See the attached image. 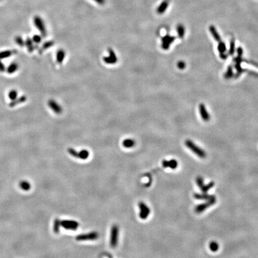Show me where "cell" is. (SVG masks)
Masks as SVG:
<instances>
[{"mask_svg":"<svg viewBox=\"0 0 258 258\" xmlns=\"http://www.w3.org/2000/svg\"><path fill=\"white\" fill-rule=\"evenodd\" d=\"M139 207L140 208L139 217L142 219H146L149 216L151 212L150 208L146 204L142 201L139 202Z\"/></svg>","mask_w":258,"mask_h":258,"instance_id":"7","label":"cell"},{"mask_svg":"<svg viewBox=\"0 0 258 258\" xmlns=\"http://www.w3.org/2000/svg\"><path fill=\"white\" fill-rule=\"evenodd\" d=\"M119 227L117 225H114L111 228V238H110V245L112 248L117 247L118 244L119 238Z\"/></svg>","mask_w":258,"mask_h":258,"instance_id":"2","label":"cell"},{"mask_svg":"<svg viewBox=\"0 0 258 258\" xmlns=\"http://www.w3.org/2000/svg\"><path fill=\"white\" fill-rule=\"evenodd\" d=\"M53 44H54V42H53V41H47V42H46L42 45V49H41L42 50H41L42 51V50H46V49L50 48V47H51L52 46H53Z\"/></svg>","mask_w":258,"mask_h":258,"instance_id":"34","label":"cell"},{"mask_svg":"<svg viewBox=\"0 0 258 258\" xmlns=\"http://www.w3.org/2000/svg\"><path fill=\"white\" fill-rule=\"evenodd\" d=\"M176 39V37L174 36H170L169 35H166V36L163 37L161 39L162 44L161 47L164 50H169L170 44L173 42V41Z\"/></svg>","mask_w":258,"mask_h":258,"instance_id":"8","label":"cell"},{"mask_svg":"<svg viewBox=\"0 0 258 258\" xmlns=\"http://www.w3.org/2000/svg\"><path fill=\"white\" fill-rule=\"evenodd\" d=\"M236 50V42L235 40L232 39L230 42V46H229V54L231 56H232L234 54Z\"/></svg>","mask_w":258,"mask_h":258,"instance_id":"28","label":"cell"},{"mask_svg":"<svg viewBox=\"0 0 258 258\" xmlns=\"http://www.w3.org/2000/svg\"><path fill=\"white\" fill-rule=\"evenodd\" d=\"M218 50L219 53H225V51L227 50L226 45H225V44L223 41H220V42H219L218 46Z\"/></svg>","mask_w":258,"mask_h":258,"instance_id":"30","label":"cell"},{"mask_svg":"<svg viewBox=\"0 0 258 258\" xmlns=\"http://www.w3.org/2000/svg\"><path fill=\"white\" fill-rule=\"evenodd\" d=\"M209 31L210 32V33H211L212 35L213 36V38L216 41L220 42L221 41V37H220V35L219 34L216 28L214 26L211 25V26H209Z\"/></svg>","mask_w":258,"mask_h":258,"instance_id":"15","label":"cell"},{"mask_svg":"<svg viewBox=\"0 0 258 258\" xmlns=\"http://www.w3.org/2000/svg\"><path fill=\"white\" fill-rule=\"evenodd\" d=\"M235 68L237 70V73L236 74V78H238L239 76L241 74V73L244 71V70L241 68V63H236Z\"/></svg>","mask_w":258,"mask_h":258,"instance_id":"29","label":"cell"},{"mask_svg":"<svg viewBox=\"0 0 258 258\" xmlns=\"http://www.w3.org/2000/svg\"><path fill=\"white\" fill-rule=\"evenodd\" d=\"M108 52H109V56L107 57H104L103 59L104 62L107 64H110V65L116 63L118 59H117L116 54L115 53L114 50L111 49H109Z\"/></svg>","mask_w":258,"mask_h":258,"instance_id":"9","label":"cell"},{"mask_svg":"<svg viewBox=\"0 0 258 258\" xmlns=\"http://www.w3.org/2000/svg\"><path fill=\"white\" fill-rule=\"evenodd\" d=\"M18 93L17 90L14 89L11 90L9 92V94H8L9 98V99H10L11 101L16 99L18 98Z\"/></svg>","mask_w":258,"mask_h":258,"instance_id":"26","label":"cell"},{"mask_svg":"<svg viewBox=\"0 0 258 258\" xmlns=\"http://www.w3.org/2000/svg\"><path fill=\"white\" fill-rule=\"evenodd\" d=\"M19 186L20 188L22 189V190L25 191H28L31 188L30 183L28 181L25 180H21L19 182Z\"/></svg>","mask_w":258,"mask_h":258,"instance_id":"17","label":"cell"},{"mask_svg":"<svg viewBox=\"0 0 258 258\" xmlns=\"http://www.w3.org/2000/svg\"><path fill=\"white\" fill-rule=\"evenodd\" d=\"M169 5V0H164L163 1L160 5L159 6V7L157 9V12L159 14H161L163 13H164L166 9L168 8Z\"/></svg>","mask_w":258,"mask_h":258,"instance_id":"13","label":"cell"},{"mask_svg":"<svg viewBox=\"0 0 258 258\" xmlns=\"http://www.w3.org/2000/svg\"><path fill=\"white\" fill-rule=\"evenodd\" d=\"M26 100V97L25 95L22 96L19 98H17L16 99L11 101L9 103V107L11 108L14 107L18 105V104H20V103H22L23 102H25Z\"/></svg>","mask_w":258,"mask_h":258,"instance_id":"16","label":"cell"},{"mask_svg":"<svg viewBox=\"0 0 258 258\" xmlns=\"http://www.w3.org/2000/svg\"><path fill=\"white\" fill-rule=\"evenodd\" d=\"M220 59L223 60H225L227 59L228 58V55L225 53H220L219 54Z\"/></svg>","mask_w":258,"mask_h":258,"instance_id":"41","label":"cell"},{"mask_svg":"<svg viewBox=\"0 0 258 258\" xmlns=\"http://www.w3.org/2000/svg\"><path fill=\"white\" fill-rule=\"evenodd\" d=\"M65 58V51L63 50H59L57 52L56 59L58 63H62Z\"/></svg>","mask_w":258,"mask_h":258,"instance_id":"21","label":"cell"},{"mask_svg":"<svg viewBox=\"0 0 258 258\" xmlns=\"http://www.w3.org/2000/svg\"><path fill=\"white\" fill-rule=\"evenodd\" d=\"M99 235L97 232H91L88 234H79L76 237V240L77 241H89V240H96L99 238Z\"/></svg>","mask_w":258,"mask_h":258,"instance_id":"3","label":"cell"},{"mask_svg":"<svg viewBox=\"0 0 258 258\" xmlns=\"http://www.w3.org/2000/svg\"><path fill=\"white\" fill-rule=\"evenodd\" d=\"M185 145L195 154L199 156L200 158L204 159L206 157V153L203 149H201L198 146H197L192 140L189 139L185 140Z\"/></svg>","mask_w":258,"mask_h":258,"instance_id":"1","label":"cell"},{"mask_svg":"<svg viewBox=\"0 0 258 258\" xmlns=\"http://www.w3.org/2000/svg\"><path fill=\"white\" fill-rule=\"evenodd\" d=\"M15 41H16V44L20 47H23L25 44V42L24 41V40H23V38L20 36H18L15 38Z\"/></svg>","mask_w":258,"mask_h":258,"instance_id":"33","label":"cell"},{"mask_svg":"<svg viewBox=\"0 0 258 258\" xmlns=\"http://www.w3.org/2000/svg\"><path fill=\"white\" fill-rule=\"evenodd\" d=\"M42 40V38L40 35H35L32 38V41L36 43V44H39L40 42Z\"/></svg>","mask_w":258,"mask_h":258,"instance_id":"36","label":"cell"},{"mask_svg":"<svg viewBox=\"0 0 258 258\" xmlns=\"http://www.w3.org/2000/svg\"><path fill=\"white\" fill-rule=\"evenodd\" d=\"M216 202V198L208 200L207 201L206 203L199 204L195 208V212L196 213H201L203 212L204 210H206L207 208H208L212 205H213L214 204H215Z\"/></svg>","mask_w":258,"mask_h":258,"instance_id":"6","label":"cell"},{"mask_svg":"<svg viewBox=\"0 0 258 258\" xmlns=\"http://www.w3.org/2000/svg\"><path fill=\"white\" fill-rule=\"evenodd\" d=\"M93 1L100 5H103L105 3V0H93Z\"/></svg>","mask_w":258,"mask_h":258,"instance_id":"43","label":"cell"},{"mask_svg":"<svg viewBox=\"0 0 258 258\" xmlns=\"http://www.w3.org/2000/svg\"><path fill=\"white\" fill-rule=\"evenodd\" d=\"M89 157V152L87 150L83 149L79 152V159H86Z\"/></svg>","mask_w":258,"mask_h":258,"instance_id":"24","label":"cell"},{"mask_svg":"<svg viewBox=\"0 0 258 258\" xmlns=\"http://www.w3.org/2000/svg\"><path fill=\"white\" fill-rule=\"evenodd\" d=\"M199 111L200 115L203 121L208 122L210 120V115L205 105L203 103H200L199 105Z\"/></svg>","mask_w":258,"mask_h":258,"instance_id":"10","label":"cell"},{"mask_svg":"<svg viewBox=\"0 0 258 258\" xmlns=\"http://www.w3.org/2000/svg\"><path fill=\"white\" fill-rule=\"evenodd\" d=\"M14 52H16V51L14 50H6L0 52V59H6L10 57L14 53Z\"/></svg>","mask_w":258,"mask_h":258,"instance_id":"20","label":"cell"},{"mask_svg":"<svg viewBox=\"0 0 258 258\" xmlns=\"http://www.w3.org/2000/svg\"><path fill=\"white\" fill-rule=\"evenodd\" d=\"M33 41L31 40L30 38H27V39L25 41V45L27 47V49L28 50V51H30V53L32 52L34 50V43H33Z\"/></svg>","mask_w":258,"mask_h":258,"instance_id":"22","label":"cell"},{"mask_svg":"<svg viewBox=\"0 0 258 258\" xmlns=\"http://www.w3.org/2000/svg\"><path fill=\"white\" fill-rule=\"evenodd\" d=\"M162 166L164 168L169 167L171 169H175L177 168L178 166V163L175 159H171L170 161L163 160L162 161Z\"/></svg>","mask_w":258,"mask_h":258,"instance_id":"12","label":"cell"},{"mask_svg":"<svg viewBox=\"0 0 258 258\" xmlns=\"http://www.w3.org/2000/svg\"><path fill=\"white\" fill-rule=\"evenodd\" d=\"M209 248L212 252H216L219 249L218 243L216 241H211L209 244Z\"/></svg>","mask_w":258,"mask_h":258,"instance_id":"32","label":"cell"},{"mask_svg":"<svg viewBox=\"0 0 258 258\" xmlns=\"http://www.w3.org/2000/svg\"><path fill=\"white\" fill-rule=\"evenodd\" d=\"M176 30H177V32H178V37L180 38H182L184 37V35H185V28H184V26L182 24H179L176 27Z\"/></svg>","mask_w":258,"mask_h":258,"instance_id":"23","label":"cell"},{"mask_svg":"<svg viewBox=\"0 0 258 258\" xmlns=\"http://www.w3.org/2000/svg\"><path fill=\"white\" fill-rule=\"evenodd\" d=\"M6 70V68L4 65L3 64V63L1 62V60L0 59V72H2Z\"/></svg>","mask_w":258,"mask_h":258,"instance_id":"42","label":"cell"},{"mask_svg":"<svg viewBox=\"0 0 258 258\" xmlns=\"http://www.w3.org/2000/svg\"><path fill=\"white\" fill-rule=\"evenodd\" d=\"M196 182H197V185H198V186H199L200 188H201L204 185V180H203V179L201 177H200V176H199L196 179Z\"/></svg>","mask_w":258,"mask_h":258,"instance_id":"37","label":"cell"},{"mask_svg":"<svg viewBox=\"0 0 258 258\" xmlns=\"http://www.w3.org/2000/svg\"><path fill=\"white\" fill-rule=\"evenodd\" d=\"M18 68H19L18 64L17 63L13 62V63H11L10 65L8 67V68L7 69V72L9 74H12L18 70Z\"/></svg>","mask_w":258,"mask_h":258,"instance_id":"19","label":"cell"},{"mask_svg":"<svg viewBox=\"0 0 258 258\" xmlns=\"http://www.w3.org/2000/svg\"><path fill=\"white\" fill-rule=\"evenodd\" d=\"M49 107H50V109H51L56 114H59L62 112V108L60 106L59 104L56 101L54 100H50L48 102Z\"/></svg>","mask_w":258,"mask_h":258,"instance_id":"11","label":"cell"},{"mask_svg":"<svg viewBox=\"0 0 258 258\" xmlns=\"http://www.w3.org/2000/svg\"><path fill=\"white\" fill-rule=\"evenodd\" d=\"M194 197L197 200H210L212 199H215L216 197L215 196H210L207 194V193H203L202 194H194Z\"/></svg>","mask_w":258,"mask_h":258,"instance_id":"14","label":"cell"},{"mask_svg":"<svg viewBox=\"0 0 258 258\" xmlns=\"http://www.w3.org/2000/svg\"><path fill=\"white\" fill-rule=\"evenodd\" d=\"M60 225L67 230L75 231L78 228L79 224L75 220H63L60 221Z\"/></svg>","mask_w":258,"mask_h":258,"instance_id":"5","label":"cell"},{"mask_svg":"<svg viewBox=\"0 0 258 258\" xmlns=\"http://www.w3.org/2000/svg\"><path fill=\"white\" fill-rule=\"evenodd\" d=\"M135 141L131 139H127L123 141V145L124 147L127 148H130L135 145Z\"/></svg>","mask_w":258,"mask_h":258,"instance_id":"18","label":"cell"},{"mask_svg":"<svg viewBox=\"0 0 258 258\" xmlns=\"http://www.w3.org/2000/svg\"><path fill=\"white\" fill-rule=\"evenodd\" d=\"M214 185H215V183L213 182H211L210 183H209L208 185H204L200 189H201V191H202V192L203 193H207L208 190L212 188H213V187Z\"/></svg>","mask_w":258,"mask_h":258,"instance_id":"31","label":"cell"},{"mask_svg":"<svg viewBox=\"0 0 258 258\" xmlns=\"http://www.w3.org/2000/svg\"><path fill=\"white\" fill-rule=\"evenodd\" d=\"M60 220L59 219H56L54 222L53 225V231L54 233H59V232L60 227Z\"/></svg>","mask_w":258,"mask_h":258,"instance_id":"27","label":"cell"},{"mask_svg":"<svg viewBox=\"0 0 258 258\" xmlns=\"http://www.w3.org/2000/svg\"><path fill=\"white\" fill-rule=\"evenodd\" d=\"M0 1H1V0H0Z\"/></svg>","mask_w":258,"mask_h":258,"instance_id":"44","label":"cell"},{"mask_svg":"<svg viewBox=\"0 0 258 258\" xmlns=\"http://www.w3.org/2000/svg\"><path fill=\"white\" fill-rule=\"evenodd\" d=\"M237 52L238 56L241 57V56H242V55H243V50L242 47H238V48H237Z\"/></svg>","mask_w":258,"mask_h":258,"instance_id":"39","label":"cell"},{"mask_svg":"<svg viewBox=\"0 0 258 258\" xmlns=\"http://www.w3.org/2000/svg\"><path fill=\"white\" fill-rule=\"evenodd\" d=\"M68 152L70 153V155H71L72 157L79 159V152H77L75 149L70 148L69 149H68Z\"/></svg>","mask_w":258,"mask_h":258,"instance_id":"35","label":"cell"},{"mask_svg":"<svg viewBox=\"0 0 258 258\" xmlns=\"http://www.w3.org/2000/svg\"><path fill=\"white\" fill-rule=\"evenodd\" d=\"M233 77H234V73H233L232 67L231 66H229L226 73L224 74V78L225 79H231Z\"/></svg>","mask_w":258,"mask_h":258,"instance_id":"25","label":"cell"},{"mask_svg":"<svg viewBox=\"0 0 258 258\" xmlns=\"http://www.w3.org/2000/svg\"><path fill=\"white\" fill-rule=\"evenodd\" d=\"M34 22L35 26L37 30H39L42 36L46 37L47 35V30L43 20L39 16H35L34 19Z\"/></svg>","mask_w":258,"mask_h":258,"instance_id":"4","label":"cell"},{"mask_svg":"<svg viewBox=\"0 0 258 258\" xmlns=\"http://www.w3.org/2000/svg\"><path fill=\"white\" fill-rule=\"evenodd\" d=\"M234 62H235L236 63H241L243 61V59H242V58L241 57H240V56H237V57H236V58H235L234 59Z\"/></svg>","mask_w":258,"mask_h":258,"instance_id":"40","label":"cell"},{"mask_svg":"<svg viewBox=\"0 0 258 258\" xmlns=\"http://www.w3.org/2000/svg\"><path fill=\"white\" fill-rule=\"evenodd\" d=\"M177 65H178V68H179V70H183V69L185 68V67H186L185 63L183 61H182V60L178 62Z\"/></svg>","mask_w":258,"mask_h":258,"instance_id":"38","label":"cell"}]
</instances>
